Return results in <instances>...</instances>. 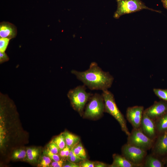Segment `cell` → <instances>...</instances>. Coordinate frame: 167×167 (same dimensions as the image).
<instances>
[{"mask_svg":"<svg viewBox=\"0 0 167 167\" xmlns=\"http://www.w3.org/2000/svg\"><path fill=\"white\" fill-rule=\"evenodd\" d=\"M88 101L84 112V118L93 119L100 118L105 112V102L102 94H93Z\"/></svg>","mask_w":167,"mask_h":167,"instance_id":"5b68a950","label":"cell"},{"mask_svg":"<svg viewBox=\"0 0 167 167\" xmlns=\"http://www.w3.org/2000/svg\"><path fill=\"white\" fill-rule=\"evenodd\" d=\"M10 40L6 38H0V51L5 52Z\"/></svg>","mask_w":167,"mask_h":167,"instance_id":"cb8c5ba5","label":"cell"},{"mask_svg":"<svg viewBox=\"0 0 167 167\" xmlns=\"http://www.w3.org/2000/svg\"><path fill=\"white\" fill-rule=\"evenodd\" d=\"M127 143L147 151L151 149L154 141L147 137L140 128H133L128 136Z\"/></svg>","mask_w":167,"mask_h":167,"instance_id":"8992f818","label":"cell"},{"mask_svg":"<svg viewBox=\"0 0 167 167\" xmlns=\"http://www.w3.org/2000/svg\"><path fill=\"white\" fill-rule=\"evenodd\" d=\"M113 162L109 167H142V165L135 164L126 159L123 156L117 154L113 155Z\"/></svg>","mask_w":167,"mask_h":167,"instance_id":"4fadbf2b","label":"cell"},{"mask_svg":"<svg viewBox=\"0 0 167 167\" xmlns=\"http://www.w3.org/2000/svg\"><path fill=\"white\" fill-rule=\"evenodd\" d=\"M73 150L75 153L81 159L87 158L86 152L80 141L74 147Z\"/></svg>","mask_w":167,"mask_h":167,"instance_id":"ac0fdd59","label":"cell"},{"mask_svg":"<svg viewBox=\"0 0 167 167\" xmlns=\"http://www.w3.org/2000/svg\"><path fill=\"white\" fill-rule=\"evenodd\" d=\"M26 152L27 159L29 161L34 162L36 161L40 153L38 149L29 148L27 149Z\"/></svg>","mask_w":167,"mask_h":167,"instance_id":"e0dca14e","label":"cell"},{"mask_svg":"<svg viewBox=\"0 0 167 167\" xmlns=\"http://www.w3.org/2000/svg\"><path fill=\"white\" fill-rule=\"evenodd\" d=\"M51 160L49 156L44 155L41 158L39 165L42 167H49L50 165Z\"/></svg>","mask_w":167,"mask_h":167,"instance_id":"7402d4cb","label":"cell"},{"mask_svg":"<svg viewBox=\"0 0 167 167\" xmlns=\"http://www.w3.org/2000/svg\"><path fill=\"white\" fill-rule=\"evenodd\" d=\"M139 127L144 134L155 141L158 136L155 121L144 113Z\"/></svg>","mask_w":167,"mask_h":167,"instance_id":"8fae6325","label":"cell"},{"mask_svg":"<svg viewBox=\"0 0 167 167\" xmlns=\"http://www.w3.org/2000/svg\"><path fill=\"white\" fill-rule=\"evenodd\" d=\"M60 150L64 148L66 146L63 133H61L53 139Z\"/></svg>","mask_w":167,"mask_h":167,"instance_id":"ffe728a7","label":"cell"},{"mask_svg":"<svg viewBox=\"0 0 167 167\" xmlns=\"http://www.w3.org/2000/svg\"><path fill=\"white\" fill-rule=\"evenodd\" d=\"M26 156V151L23 149H18L15 150L12 155L13 159L15 160L24 159Z\"/></svg>","mask_w":167,"mask_h":167,"instance_id":"44dd1931","label":"cell"},{"mask_svg":"<svg viewBox=\"0 0 167 167\" xmlns=\"http://www.w3.org/2000/svg\"><path fill=\"white\" fill-rule=\"evenodd\" d=\"M65 162V160L61 159L58 161H54L51 163L50 166L52 167H62L63 166Z\"/></svg>","mask_w":167,"mask_h":167,"instance_id":"83f0119b","label":"cell"},{"mask_svg":"<svg viewBox=\"0 0 167 167\" xmlns=\"http://www.w3.org/2000/svg\"><path fill=\"white\" fill-rule=\"evenodd\" d=\"M109 165L105 163L98 161H96L94 162V167H109Z\"/></svg>","mask_w":167,"mask_h":167,"instance_id":"4dcf8cb0","label":"cell"},{"mask_svg":"<svg viewBox=\"0 0 167 167\" xmlns=\"http://www.w3.org/2000/svg\"><path fill=\"white\" fill-rule=\"evenodd\" d=\"M16 27L12 24L3 21L0 24V38H6L10 40L16 36Z\"/></svg>","mask_w":167,"mask_h":167,"instance_id":"7c38bea8","label":"cell"},{"mask_svg":"<svg viewBox=\"0 0 167 167\" xmlns=\"http://www.w3.org/2000/svg\"><path fill=\"white\" fill-rule=\"evenodd\" d=\"M66 150V147L60 151L59 152V155L62 157H65V154Z\"/></svg>","mask_w":167,"mask_h":167,"instance_id":"1f68e13d","label":"cell"},{"mask_svg":"<svg viewBox=\"0 0 167 167\" xmlns=\"http://www.w3.org/2000/svg\"><path fill=\"white\" fill-rule=\"evenodd\" d=\"M116 2L117 8L113 16L116 19H119L123 15L139 11L143 9L161 13V11L148 7L141 0H116Z\"/></svg>","mask_w":167,"mask_h":167,"instance_id":"277c9868","label":"cell"},{"mask_svg":"<svg viewBox=\"0 0 167 167\" xmlns=\"http://www.w3.org/2000/svg\"><path fill=\"white\" fill-rule=\"evenodd\" d=\"M162 159L164 162L165 164L167 165V156L163 158Z\"/></svg>","mask_w":167,"mask_h":167,"instance_id":"836d02e7","label":"cell"},{"mask_svg":"<svg viewBox=\"0 0 167 167\" xmlns=\"http://www.w3.org/2000/svg\"><path fill=\"white\" fill-rule=\"evenodd\" d=\"M165 164L162 159L151 153L146 156L143 163V167H163Z\"/></svg>","mask_w":167,"mask_h":167,"instance_id":"5bb4252c","label":"cell"},{"mask_svg":"<svg viewBox=\"0 0 167 167\" xmlns=\"http://www.w3.org/2000/svg\"><path fill=\"white\" fill-rule=\"evenodd\" d=\"M44 154L49 156L54 161H58L60 160L59 155L51 152L48 148L44 151Z\"/></svg>","mask_w":167,"mask_h":167,"instance_id":"603a6c76","label":"cell"},{"mask_svg":"<svg viewBox=\"0 0 167 167\" xmlns=\"http://www.w3.org/2000/svg\"><path fill=\"white\" fill-rule=\"evenodd\" d=\"M9 60V58L5 52L0 51V63L7 62Z\"/></svg>","mask_w":167,"mask_h":167,"instance_id":"f1b7e54d","label":"cell"},{"mask_svg":"<svg viewBox=\"0 0 167 167\" xmlns=\"http://www.w3.org/2000/svg\"><path fill=\"white\" fill-rule=\"evenodd\" d=\"M167 112V102L162 100L155 101L152 105L144 109L143 113L155 121Z\"/></svg>","mask_w":167,"mask_h":167,"instance_id":"ba28073f","label":"cell"},{"mask_svg":"<svg viewBox=\"0 0 167 167\" xmlns=\"http://www.w3.org/2000/svg\"><path fill=\"white\" fill-rule=\"evenodd\" d=\"M155 122L158 135L167 132V112Z\"/></svg>","mask_w":167,"mask_h":167,"instance_id":"9a60e30c","label":"cell"},{"mask_svg":"<svg viewBox=\"0 0 167 167\" xmlns=\"http://www.w3.org/2000/svg\"><path fill=\"white\" fill-rule=\"evenodd\" d=\"M122 155L131 162L142 165L147 155V151L127 143L121 149Z\"/></svg>","mask_w":167,"mask_h":167,"instance_id":"52a82bcc","label":"cell"},{"mask_svg":"<svg viewBox=\"0 0 167 167\" xmlns=\"http://www.w3.org/2000/svg\"><path fill=\"white\" fill-rule=\"evenodd\" d=\"M66 146L71 148L80 141V137L67 131L63 133Z\"/></svg>","mask_w":167,"mask_h":167,"instance_id":"2e32d148","label":"cell"},{"mask_svg":"<svg viewBox=\"0 0 167 167\" xmlns=\"http://www.w3.org/2000/svg\"><path fill=\"white\" fill-rule=\"evenodd\" d=\"M94 162L86 158L83 160L79 164L80 167H94Z\"/></svg>","mask_w":167,"mask_h":167,"instance_id":"484cf974","label":"cell"},{"mask_svg":"<svg viewBox=\"0 0 167 167\" xmlns=\"http://www.w3.org/2000/svg\"><path fill=\"white\" fill-rule=\"evenodd\" d=\"M164 7L167 10V0H161Z\"/></svg>","mask_w":167,"mask_h":167,"instance_id":"d6a6232c","label":"cell"},{"mask_svg":"<svg viewBox=\"0 0 167 167\" xmlns=\"http://www.w3.org/2000/svg\"><path fill=\"white\" fill-rule=\"evenodd\" d=\"M105 104V112L112 116L120 124L122 131L128 136L130 134L126 125L124 115L116 103L113 94L108 90L102 91L101 94Z\"/></svg>","mask_w":167,"mask_h":167,"instance_id":"7a4b0ae2","label":"cell"},{"mask_svg":"<svg viewBox=\"0 0 167 167\" xmlns=\"http://www.w3.org/2000/svg\"><path fill=\"white\" fill-rule=\"evenodd\" d=\"M144 110V107L142 106H135L127 108L126 118L133 128L140 127Z\"/></svg>","mask_w":167,"mask_h":167,"instance_id":"9c48e42d","label":"cell"},{"mask_svg":"<svg viewBox=\"0 0 167 167\" xmlns=\"http://www.w3.org/2000/svg\"><path fill=\"white\" fill-rule=\"evenodd\" d=\"M86 89L84 85L78 86L69 90L67 94L73 108L81 116L83 115L86 103L93 95L87 92Z\"/></svg>","mask_w":167,"mask_h":167,"instance_id":"3957f363","label":"cell"},{"mask_svg":"<svg viewBox=\"0 0 167 167\" xmlns=\"http://www.w3.org/2000/svg\"><path fill=\"white\" fill-rule=\"evenodd\" d=\"M71 72L91 90H108L114 80L113 77L109 72L102 70L95 62H91L89 68L85 71L73 70Z\"/></svg>","mask_w":167,"mask_h":167,"instance_id":"6da1fadb","label":"cell"},{"mask_svg":"<svg viewBox=\"0 0 167 167\" xmlns=\"http://www.w3.org/2000/svg\"><path fill=\"white\" fill-rule=\"evenodd\" d=\"M63 167H80L79 164L71 162L68 160L66 161Z\"/></svg>","mask_w":167,"mask_h":167,"instance_id":"f546056e","label":"cell"},{"mask_svg":"<svg viewBox=\"0 0 167 167\" xmlns=\"http://www.w3.org/2000/svg\"><path fill=\"white\" fill-rule=\"evenodd\" d=\"M48 148L51 152L55 154H58L60 150L53 140L51 141L49 143Z\"/></svg>","mask_w":167,"mask_h":167,"instance_id":"d4e9b609","label":"cell"},{"mask_svg":"<svg viewBox=\"0 0 167 167\" xmlns=\"http://www.w3.org/2000/svg\"><path fill=\"white\" fill-rule=\"evenodd\" d=\"M153 91L155 95L159 99L167 102V89L154 88Z\"/></svg>","mask_w":167,"mask_h":167,"instance_id":"d6986e66","label":"cell"},{"mask_svg":"<svg viewBox=\"0 0 167 167\" xmlns=\"http://www.w3.org/2000/svg\"><path fill=\"white\" fill-rule=\"evenodd\" d=\"M151 149L152 153L157 157L167 156V132L158 135Z\"/></svg>","mask_w":167,"mask_h":167,"instance_id":"30bf717a","label":"cell"},{"mask_svg":"<svg viewBox=\"0 0 167 167\" xmlns=\"http://www.w3.org/2000/svg\"><path fill=\"white\" fill-rule=\"evenodd\" d=\"M67 160L73 163L79 164L83 159H81L76 155L67 157Z\"/></svg>","mask_w":167,"mask_h":167,"instance_id":"4316f807","label":"cell"}]
</instances>
